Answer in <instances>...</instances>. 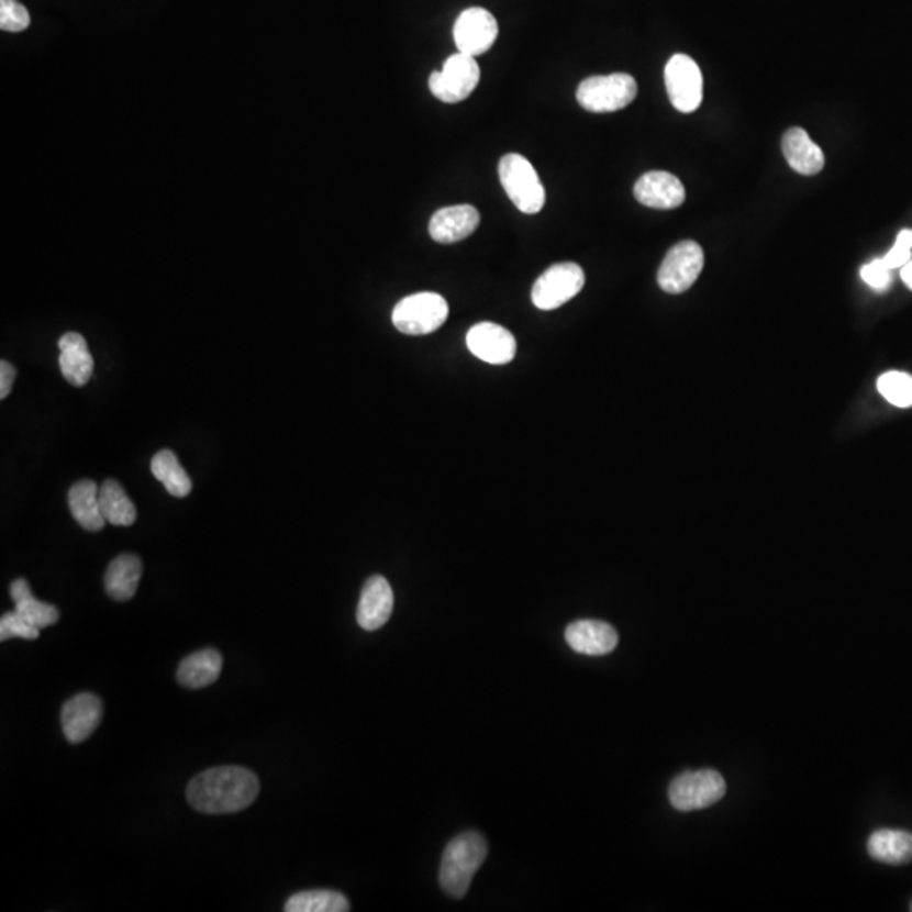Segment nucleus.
Instances as JSON below:
<instances>
[{"label":"nucleus","instance_id":"obj_11","mask_svg":"<svg viewBox=\"0 0 912 912\" xmlns=\"http://www.w3.org/2000/svg\"><path fill=\"white\" fill-rule=\"evenodd\" d=\"M499 36V24L492 12L483 8H470L461 12L453 27L456 48L465 55L480 56L492 48Z\"/></svg>","mask_w":912,"mask_h":912},{"label":"nucleus","instance_id":"obj_31","mask_svg":"<svg viewBox=\"0 0 912 912\" xmlns=\"http://www.w3.org/2000/svg\"><path fill=\"white\" fill-rule=\"evenodd\" d=\"M911 253H912V231L905 229V231L899 232L898 238H896L894 247L882 257L883 264H886L889 269H901L902 266L911 260Z\"/></svg>","mask_w":912,"mask_h":912},{"label":"nucleus","instance_id":"obj_6","mask_svg":"<svg viewBox=\"0 0 912 912\" xmlns=\"http://www.w3.org/2000/svg\"><path fill=\"white\" fill-rule=\"evenodd\" d=\"M726 792L725 779L713 769L679 774L669 786V803L678 811H698L719 803Z\"/></svg>","mask_w":912,"mask_h":912},{"label":"nucleus","instance_id":"obj_23","mask_svg":"<svg viewBox=\"0 0 912 912\" xmlns=\"http://www.w3.org/2000/svg\"><path fill=\"white\" fill-rule=\"evenodd\" d=\"M870 857L882 864L904 865L912 860V833L902 830H879L867 843Z\"/></svg>","mask_w":912,"mask_h":912},{"label":"nucleus","instance_id":"obj_9","mask_svg":"<svg viewBox=\"0 0 912 912\" xmlns=\"http://www.w3.org/2000/svg\"><path fill=\"white\" fill-rule=\"evenodd\" d=\"M703 266V248L693 241L679 242L660 264L657 285L669 294H681L697 282Z\"/></svg>","mask_w":912,"mask_h":912},{"label":"nucleus","instance_id":"obj_17","mask_svg":"<svg viewBox=\"0 0 912 912\" xmlns=\"http://www.w3.org/2000/svg\"><path fill=\"white\" fill-rule=\"evenodd\" d=\"M566 643L575 653L587 656H603L612 653L619 644V634L612 625L602 621H577L565 632Z\"/></svg>","mask_w":912,"mask_h":912},{"label":"nucleus","instance_id":"obj_15","mask_svg":"<svg viewBox=\"0 0 912 912\" xmlns=\"http://www.w3.org/2000/svg\"><path fill=\"white\" fill-rule=\"evenodd\" d=\"M394 609L391 585L380 575L365 581L357 607V622L364 631H379L389 622Z\"/></svg>","mask_w":912,"mask_h":912},{"label":"nucleus","instance_id":"obj_3","mask_svg":"<svg viewBox=\"0 0 912 912\" xmlns=\"http://www.w3.org/2000/svg\"><path fill=\"white\" fill-rule=\"evenodd\" d=\"M499 178L519 212L534 215L546 203V191L534 166L521 154H505L499 163Z\"/></svg>","mask_w":912,"mask_h":912},{"label":"nucleus","instance_id":"obj_24","mask_svg":"<svg viewBox=\"0 0 912 912\" xmlns=\"http://www.w3.org/2000/svg\"><path fill=\"white\" fill-rule=\"evenodd\" d=\"M151 471L173 497H187L193 489L190 475L179 464L178 456L171 449H162L153 456Z\"/></svg>","mask_w":912,"mask_h":912},{"label":"nucleus","instance_id":"obj_10","mask_svg":"<svg viewBox=\"0 0 912 912\" xmlns=\"http://www.w3.org/2000/svg\"><path fill=\"white\" fill-rule=\"evenodd\" d=\"M665 81L669 100L679 112H694L703 102V75L690 56H672L666 65Z\"/></svg>","mask_w":912,"mask_h":912},{"label":"nucleus","instance_id":"obj_19","mask_svg":"<svg viewBox=\"0 0 912 912\" xmlns=\"http://www.w3.org/2000/svg\"><path fill=\"white\" fill-rule=\"evenodd\" d=\"M786 162L796 173L814 176L825 168V154L811 141L804 129L792 127L782 137Z\"/></svg>","mask_w":912,"mask_h":912},{"label":"nucleus","instance_id":"obj_34","mask_svg":"<svg viewBox=\"0 0 912 912\" xmlns=\"http://www.w3.org/2000/svg\"><path fill=\"white\" fill-rule=\"evenodd\" d=\"M901 278L904 285L912 291V259L901 267Z\"/></svg>","mask_w":912,"mask_h":912},{"label":"nucleus","instance_id":"obj_16","mask_svg":"<svg viewBox=\"0 0 912 912\" xmlns=\"http://www.w3.org/2000/svg\"><path fill=\"white\" fill-rule=\"evenodd\" d=\"M480 213L471 204H455L431 216L430 235L438 244H455L477 231Z\"/></svg>","mask_w":912,"mask_h":912},{"label":"nucleus","instance_id":"obj_27","mask_svg":"<svg viewBox=\"0 0 912 912\" xmlns=\"http://www.w3.org/2000/svg\"><path fill=\"white\" fill-rule=\"evenodd\" d=\"M883 399L898 408H912V376L905 372H886L877 380Z\"/></svg>","mask_w":912,"mask_h":912},{"label":"nucleus","instance_id":"obj_22","mask_svg":"<svg viewBox=\"0 0 912 912\" xmlns=\"http://www.w3.org/2000/svg\"><path fill=\"white\" fill-rule=\"evenodd\" d=\"M100 487L93 480H80L68 492V505L75 521L85 531L97 533L105 527L107 521L100 509Z\"/></svg>","mask_w":912,"mask_h":912},{"label":"nucleus","instance_id":"obj_29","mask_svg":"<svg viewBox=\"0 0 912 912\" xmlns=\"http://www.w3.org/2000/svg\"><path fill=\"white\" fill-rule=\"evenodd\" d=\"M31 24L30 12L18 0H0V30L21 33Z\"/></svg>","mask_w":912,"mask_h":912},{"label":"nucleus","instance_id":"obj_33","mask_svg":"<svg viewBox=\"0 0 912 912\" xmlns=\"http://www.w3.org/2000/svg\"><path fill=\"white\" fill-rule=\"evenodd\" d=\"M18 377V370L11 362H0V399H8L11 394L12 383Z\"/></svg>","mask_w":912,"mask_h":912},{"label":"nucleus","instance_id":"obj_30","mask_svg":"<svg viewBox=\"0 0 912 912\" xmlns=\"http://www.w3.org/2000/svg\"><path fill=\"white\" fill-rule=\"evenodd\" d=\"M41 629L31 625L26 619H22L15 610L4 613L0 619V641H9V638H27V641H36L40 637Z\"/></svg>","mask_w":912,"mask_h":912},{"label":"nucleus","instance_id":"obj_5","mask_svg":"<svg viewBox=\"0 0 912 912\" xmlns=\"http://www.w3.org/2000/svg\"><path fill=\"white\" fill-rule=\"evenodd\" d=\"M637 97V81L627 74L599 75L581 81L577 100L588 112H618Z\"/></svg>","mask_w":912,"mask_h":912},{"label":"nucleus","instance_id":"obj_12","mask_svg":"<svg viewBox=\"0 0 912 912\" xmlns=\"http://www.w3.org/2000/svg\"><path fill=\"white\" fill-rule=\"evenodd\" d=\"M103 704L97 694L80 693L63 704L62 729L66 741L81 744L102 722Z\"/></svg>","mask_w":912,"mask_h":912},{"label":"nucleus","instance_id":"obj_21","mask_svg":"<svg viewBox=\"0 0 912 912\" xmlns=\"http://www.w3.org/2000/svg\"><path fill=\"white\" fill-rule=\"evenodd\" d=\"M223 657L216 649H203L185 657L179 665L176 678L179 685L190 690L210 687L222 672Z\"/></svg>","mask_w":912,"mask_h":912},{"label":"nucleus","instance_id":"obj_14","mask_svg":"<svg viewBox=\"0 0 912 912\" xmlns=\"http://www.w3.org/2000/svg\"><path fill=\"white\" fill-rule=\"evenodd\" d=\"M634 197L649 209L675 210L687 200V191L678 176L666 171H650L635 182Z\"/></svg>","mask_w":912,"mask_h":912},{"label":"nucleus","instance_id":"obj_4","mask_svg":"<svg viewBox=\"0 0 912 912\" xmlns=\"http://www.w3.org/2000/svg\"><path fill=\"white\" fill-rule=\"evenodd\" d=\"M448 303L436 292H418L396 304L392 323L405 335H430L445 325Z\"/></svg>","mask_w":912,"mask_h":912},{"label":"nucleus","instance_id":"obj_25","mask_svg":"<svg viewBox=\"0 0 912 912\" xmlns=\"http://www.w3.org/2000/svg\"><path fill=\"white\" fill-rule=\"evenodd\" d=\"M100 509L103 518L113 526L127 527L137 519V509L131 497L115 480H105L100 487Z\"/></svg>","mask_w":912,"mask_h":912},{"label":"nucleus","instance_id":"obj_7","mask_svg":"<svg viewBox=\"0 0 912 912\" xmlns=\"http://www.w3.org/2000/svg\"><path fill=\"white\" fill-rule=\"evenodd\" d=\"M583 286L585 273L578 264H555L536 279L531 300L540 310H556L569 300H574Z\"/></svg>","mask_w":912,"mask_h":912},{"label":"nucleus","instance_id":"obj_13","mask_svg":"<svg viewBox=\"0 0 912 912\" xmlns=\"http://www.w3.org/2000/svg\"><path fill=\"white\" fill-rule=\"evenodd\" d=\"M467 345L475 357L492 365L509 364L518 351L514 335L504 326L490 322L471 326L467 333Z\"/></svg>","mask_w":912,"mask_h":912},{"label":"nucleus","instance_id":"obj_35","mask_svg":"<svg viewBox=\"0 0 912 912\" xmlns=\"http://www.w3.org/2000/svg\"><path fill=\"white\" fill-rule=\"evenodd\" d=\"M911 911H912V904H911Z\"/></svg>","mask_w":912,"mask_h":912},{"label":"nucleus","instance_id":"obj_26","mask_svg":"<svg viewBox=\"0 0 912 912\" xmlns=\"http://www.w3.org/2000/svg\"><path fill=\"white\" fill-rule=\"evenodd\" d=\"M286 912H347L348 899L336 891H304L291 896L285 905Z\"/></svg>","mask_w":912,"mask_h":912},{"label":"nucleus","instance_id":"obj_8","mask_svg":"<svg viewBox=\"0 0 912 912\" xmlns=\"http://www.w3.org/2000/svg\"><path fill=\"white\" fill-rule=\"evenodd\" d=\"M480 81V68L474 56L456 53L449 56L442 71H433L430 77V90L436 99L445 103L464 102L474 93Z\"/></svg>","mask_w":912,"mask_h":912},{"label":"nucleus","instance_id":"obj_20","mask_svg":"<svg viewBox=\"0 0 912 912\" xmlns=\"http://www.w3.org/2000/svg\"><path fill=\"white\" fill-rule=\"evenodd\" d=\"M143 571V561L140 556L121 555L112 559L107 568L105 580H103L107 596L115 602H127L135 596Z\"/></svg>","mask_w":912,"mask_h":912},{"label":"nucleus","instance_id":"obj_1","mask_svg":"<svg viewBox=\"0 0 912 912\" xmlns=\"http://www.w3.org/2000/svg\"><path fill=\"white\" fill-rule=\"evenodd\" d=\"M260 785L256 774L244 767H213L191 779L188 803L204 814H229L245 810L256 801Z\"/></svg>","mask_w":912,"mask_h":912},{"label":"nucleus","instance_id":"obj_2","mask_svg":"<svg viewBox=\"0 0 912 912\" xmlns=\"http://www.w3.org/2000/svg\"><path fill=\"white\" fill-rule=\"evenodd\" d=\"M489 854L486 838L477 832H465L446 845L440 867V886L452 899H461L470 889L471 879Z\"/></svg>","mask_w":912,"mask_h":912},{"label":"nucleus","instance_id":"obj_32","mask_svg":"<svg viewBox=\"0 0 912 912\" xmlns=\"http://www.w3.org/2000/svg\"><path fill=\"white\" fill-rule=\"evenodd\" d=\"M860 276L870 288L877 289V291L889 288L892 281L891 269L883 264L882 259L872 260V263L861 267Z\"/></svg>","mask_w":912,"mask_h":912},{"label":"nucleus","instance_id":"obj_18","mask_svg":"<svg viewBox=\"0 0 912 912\" xmlns=\"http://www.w3.org/2000/svg\"><path fill=\"white\" fill-rule=\"evenodd\" d=\"M59 369L71 386L84 387L93 374V357L87 340L77 332H68L59 338Z\"/></svg>","mask_w":912,"mask_h":912},{"label":"nucleus","instance_id":"obj_28","mask_svg":"<svg viewBox=\"0 0 912 912\" xmlns=\"http://www.w3.org/2000/svg\"><path fill=\"white\" fill-rule=\"evenodd\" d=\"M15 612L22 619H26L31 625L37 629H46L59 621V610L52 603H44L34 599L33 593H26L15 602Z\"/></svg>","mask_w":912,"mask_h":912}]
</instances>
